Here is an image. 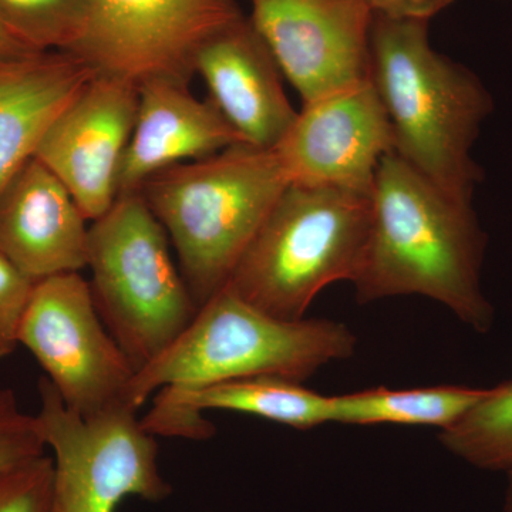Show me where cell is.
<instances>
[{
	"label": "cell",
	"instance_id": "cell-18",
	"mask_svg": "<svg viewBox=\"0 0 512 512\" xmlns=\"http://www.w3.org/2000/svg\"><path fill=\"white\" fill-rule=\"evenodd\" d=\"M440 441L454 456L488 471L512 473V382L491 387L490 393Z\"/></svg>",
	"mask_w": 512,
	"mask_h": 512
},
{
	"label": "cell",
	"instance_id": "cell-2",
	"mask_svg": "<svg viewBox=\"0 0 512 512\" xmlns=\"http://www.w3.org/2000/svg\"><path fill=\"white\" fill-rule=\"evenodd\" d=\"M429 23L375 15L370 82L389 117L394 153L446 194L473 201L483 181L473 147L494 99L476 73L433 49Z\"/></svg>",
	"mask_w": 512,
	"mask_h": 512
},
{
	"label": "cell",
	"instance_id": "cell-25",
	"mask_svg": "<svg viewBox=\"0 0 512 512\" xmlns=\"http://www.w3.org/2000/svg\"><path fill=\"white\" fill-rule=\"evenodd\" d=\"M505 512H512V473L508 474L507 494H505Z\"/></svg>",
	"mask_w": 512,
	"mask_h": 512
},
{
	"label": "cell",
	"instance_id": "cell-24",
	"mask_svg": "<svg viewBox=\"0 0 512 512\" xmlns=\"http://www.w3.org/2000/svg\"><path fill=\"white\" fill-rule=\"evenodd\" d=\"M42 53L45 52L33 49L0 22V69L25 62L32 57L42 55Z\"/></svg>",
	"mask_w": 512,
	"mask_h": 512
},
{
	"label": "cell",
	"instance_id": "cell-20",
	"mask_svg": "<svg viewBox=\"0 0 512 512\" xmlns=\"http://www.w3.org/2000/svg\"><path fill=\"white\" fill-rule=\"evenodd\" d=\"M45 451L35 414L23 412L15 392L0 387V473L35 460Z\"/></svg>",
	"mask_w": 512,
	"mask_h": 512
},
{
	"label": "cell",
	"instance_id": "cell-9",
	"mask_svg": "<svg viewBox=\"0 0 512 512\" xmlns=\"http://www.w3.org/2000/svg\"><path fill=\"white\" fill-rule=\"evenodd\" d=\"M244 18L235 0H89L73 55L97 74L141 83H190L208 40Z\"/></svg>",
	"mask_w": 512,
	"mask_h": 512
},
{
	"label": "cell",
	"instance_id": "cell-16",
	"mask_svg": "<svg viewBox=\"0 0 512 512\" xmlns=\"http://www.w3.org/2000/svg\"><path fill=\"white\" fill-rule=\"evenodd\" d=\"M96 74L82 57L66 52L42 53L0 69V192Z\"/></svg>",
	"mask_w": 512,
	"mask_h": 512
},
{
	"label": "cell",
	"instance_id": "cell-22",
	"mask_svg": "<svg viewBox=\"0 0 512 512\" xmlns=\"http://www.w3.org/2000/svg\"><path fill=\"white\" fill-rule=\"evenodd\" d=\"M35 282L0 254V362L13 355Z\"/></svg>",
	"mask_w": 512,
	"mask_h": 512
},
{
	"label": "cell",
	"instance_id": "cell-6",
	"mask_svg": "<svg viewBox=\"0 0 512 512\" xmlns=\"http://www.w3.org/2000/svg\"><path fill=\"white\" fill-rule=\"evenodd\" d=\"M171 249L140 191L119 195L90 225L94 305L136 373L170 348L198 312Z\"/></svg>",
	"mask_w": 512,
	"mask_h": 512
},
{
	"label": "cell",
	"instance_id": "cell-11",
	"mask_svg": "<svg viewBox=\"0 0 512 512\" xmlns=\"http://www.w3.org/2000/svg\"><path fill=\"white\" fill-rule=\"evenodd\" d=\"M289 184L372 194L394 150L392 126L369 79L303 104L274 148Z\"/></svg>",
	"mask_w": 512,
	"mask_h": 512
},
{
	"label": "cell",
	"instance_id": "cell-8",
	"mask_svg": "<svg viewBox=\"0 0 512 512\" xmlns=\"http://www.w3.org/2000/svg\"><path fill=\"white\" fill-rule=\"evenodd\" d=\"M19 343L74 412L92 416L128 406L136 369L101 320L80 272L35 282Z\"/></svg>",
	"mask_w": 512,
	"mask_h": 512
},
{
	"label": "cell",
	"instance_id": "cell-4",
	"mask_svg": "<svg viewBox=\"0 0 512 512\" xmlns=\"http://www.w3.org/2000/svg\"><path fill=\"white\" fill-rule=\"evenodd\" d=\"M356 343L343 323L278 319L225 285L202 303L170 348L138 370L127 403L138 410L164 387L188 389L247 377L302 383L333 360L348 359Z\"/></svg>",
	"mask_w": 512,
	"mask_h": 512
},
{
	"label": "cell",
	"instance_id": "cell-15",
	"mask_svg": "<svg viewBox=\"0 0 512 512\" xmlns=\"http://www.w3.org/2000/svg\"><path fill=\"white\" fill-rule=\"evenodd\" d=\"M245 144L210 99L188 84L153 79L138 86L133 134L121 161L119 195L140 191L153 175Z\"/></svg>",
	"mask_w": 512,
	"mask_h": 512
},
{
	"label": "cell",
	"instance_id": "cell-5",
	"mask_svg": "<svg viewBox=\"0 0 512 512\" xmlns=\"http://www.w3.org/2000/svg\"><path fill=\"white\" fill-rule=\"evenodd\" d=\"M370 224L369 195L289 184L227 285L275 318H305L326 286L355 282Z\"/></svg>",
	"mask_w": 512,
	"mask_h": 512
},
{
	"label": "cell",
	"instance_id": "cell-3",
	"mask_svg": "<svg viewBox=\"0 0 512 512\" xmlns=\"http://www.w3.org/2000/svg\"><path fill=\"white\" fill-rule=\"evenodd\" d=\"M288 185L275 150L237 144L167 168L140 188L198 308L228 284Z\"/></svg>",
	"mask_w": 512,
	"mask_h": 512
},
{
	"label": "cell",
	"instance_id": "cell-19",
	"mask_svg": "<svg viewBox=\"0 0 512 512\" xmlns=\"http://www.w3.org/2000/svg\"><path fill=\"white\" fill-rule=\"evenodd\" d=\"M87 20L89 0H0V22L39 52L72 53Z\"/></svg>",
	"mask_w": 512,
	"mask_h": 512
},
{
	"label": "cell",
	"instance_id": "cell-7",
	"mask_svg": "<svg viewBox=\"0 0 512 512\" xmlns=\"http://www.w3.org/2000/svg\"><path fill=\"white\" fill-rule=\"evenodd\" d=\"M35 414L46 448L53 451L52 512H116L138 497L161 503L173 494L158 466L156 436L119 406L92 416L74 412L42 377Z\"/></svg>",
	"mask_w": 512,
	"mask_h": 512
},
{
	"label": "cell",
	"instance_id": "cell-10",
	"mask_svg": "<svg viewBox=\"0 0 512 512\" xmlns=\"http://www.w3.org/2000/svg\"><path fill=\"white\" fill-rule=\"evenodd\" d=\"M251 20L302 103L369 79L375 13L363 0H251Z\"/></svg>",
	"mask_w": 512,
	"mask_h": 512
},
{
	"label": "cell",
	"instance_id": "cell-1",
	"mask_svg": "<svg viewBox=\"0 0 512 512\" xmlns=\"http://www.w3.org/2000/svg\"><path fill=\"white\" fill-rule=\"evenodd\" d=\"M370 202L369 241L353 282L357 301L426 296L488 332L494 309L481 288L487 235L473 201L446 194L392 151L380 161Z\"/></svg>",
	"mask_w": 512,
	"mask_h": 512
},
{
	"label": "cell",
	"instance_id": "cell-17",
	"mask_svg": "<svg viewBox=\"0 0 512 512\" xmlns=\"http://www.w3.org/2000/svg\"><path fill=\"white\" fill-rule=\"evenodd\" d=\"M490 389L463 386L419 387L390 390L386 387L333 396L332 423L372 426L437 427L441 431L463 419Z\"/></svg>",
	"mask_w": 512,
	"mask_h": 512
},
{
	"label": "cell",
	"instance_id": "cell-23",
	"mask_svg": "<svg viewBox=\"0 0 512 512\" xmlns=\"http://www.w3.org/2000/svg\"><path fill=\"white\" fill-rule=\"evenodd\" d=\"M375 15L390 19L431 20L456 0H363Z\"/></svg>",
	"mask_w": 512,
	"mask_h": 512
},
{
	"label": "cell",
	"instance_id": "cell-14",
	"mask_svg": "<svg viewBox=\"0 0 512 512\" xmlns=\"http://www.w3.org/2000/svg\"><path fill=\"white\" fill-rule=\"evenodd\" d=\"M195 74L204 80L208 99L248 146L274 150L296 119L281 70L245 16L201 47Z\"/></svg>",
	"mask_w": 512,
	"mask_h": 512
},
{
	"label": "cell",
	"instance_id": "cell-13",
	"mask_svg": "<svg viewBox=\"0 0 512 512\" xmlns=\"http://www.w3.org/2000/svg\"><path fill=\"white\" fill-rule=\"evenodd\" d=\"M86 217L45 164L35 156L0 192V254L37 282L87 268Z\"/></svg>",
	"mask_w": 512,
	"mask_h": 512
},
{
	"label": "cell",
	"instance_id": "cell-12",
	"mask_svg": "<svg viewBox=\"0 0 512 512\" xmlns=\"http://www.w3.org/2000/svg\"><path fill=\"white\" fill-rule=\"evenodd\" d=\"M138 86L96 74L47 128L35 157L62 181L87 221L119 198L121 161L133 134Z\"/></svg>",
	"mask_w": 512,
	"mask_h": 512
},
{
	"label": "cell",
	"instance_id": "cell-21",
	"mask_svg": "<svg viewBox=\"0 0 512 512\" xmlns=\"http://www.w3.org/2000/svg\"><path fill=\"white\" fill-rule=\"evenodd\" d=\"M53 461L43 456L0 473V512H52Z\"/></svg>",
	"mask_w": 512,
	"mask_h": 512
}]
</instances>
